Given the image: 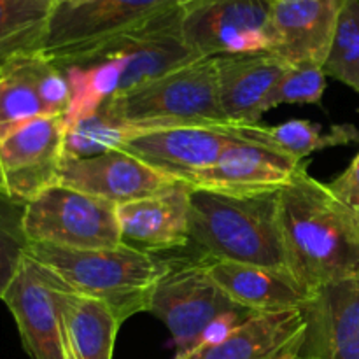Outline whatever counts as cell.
<instances>
[{
    "mask_svg": "<svg viewBox=\"0 0 359 359\" xmlns=\"http://www.w3.org/2000/svg\"><path fill=\"white\" fill-rule=\"evenodd\" d=\"M273 0H181L179 28L198 58L269 51Z\"/></svg>",
    "mask_w": 359,
    "mask_h": 359,
    "instance_id": "cell-9",
    "label": "cell"
},
{
    "mask_svg": "<svg viewBox=\"0 0 359 359\" xmlns=\"http://www.w3.org/2000/svg\"><path fill=\"white\" fill-rule=\"evenodd\" d=\"M170 182L174 181L121 149L84 160L63 158L58 175V184L97 196L116 207L154 195Z\"/></svg>",
    "mask_w": 359,
    "mask_h": 359,
    "instance_id": "cell-15",
    "label": "cell"
},
{
    "mask_svg": "<svg viewBox=\"0 0 359 359\" xmlns=\"http://www.w3.org/2000/svg\"><path fill=\"white\" fill-rule=\"evenodd\" d=\"M305 335L302 311L262 312L216 340L175 359H283L300 351Z\"/></svg>",
    "mask_w": 359,
    "mask_h": 359,
    "instance_id": "cell-19",
    "label": "cell"
},
{
    "mask_svg": "<svg viewBox=\"0 0 359 359\" xmlns=\"http://www.w3.org/2000/svg\"><path fill=\"white\" fill-rule=\"evenodd\" d=\"M62 279L25 256L20 272L2 297L16 321L30 359H67L62 323Z\"/></svg>",
    "mask_w": 359,
    "mask_h": 359,
    "instance_id": "cell-10",
    "label": "cell"
},
{
    "mask_svg": "<svg viewBox=\"0 0 359 359\" xmlns=\"http://www.w3.org/2000/svg\"><path fill=\"white\" fill-rule=\"evenodd\" d=\"M328 188L359 224V153L339 177L328 182Z\"/></svg>",
    "mask_w": 359,
    "mask_h": 359,
    "instance_id": "cell-29",
    "label": "cell"
},
{
    "mask_svg": "<svg viewBox=\"0 0 359 359\" xmlns=\"http://www.w3.org/2000/svg\"><path fill=\"white\" fill-rule=\"evenodd\" d=\"M302 165L304 161L279 151L238 139L219 154L209 170L193 181L191 188L230 195L276 193L291 181Z\"/></svg>",
    "mask_w": 359,
    "mask_h": 359,
    "instance_id": "cell-18",
    "label": "cell"
},
{
    "mask_svg": "<svg viewBox=\"0 0 359 359\" xmlns=\"http://www.w3.org/2000/svg\"><path fill=\"white\" fill-rule=\"evenodd\" d=\"M170 332L175 358L186 356L203 344L216 342L256 316L238 305L216 283L207 262L172 263L158 283L149 311Z\"/></svg>",
    "mask_w": 359,
    "mask_h": 359,
    "instance_id": "cell-6",
    "label": "cell"
},
{
    "mask_svg": "<svg viewBox=\"0 0 359 359\" xmlns=\"http://www.w3.org/2000/svg\"><path fill=\"white\" fill-rule=\"evenodd\" d=\"M326 77L323 67H290L273 88L266 112L280 104H319L326 90Z\"/></svg>",
    "mask_w": 359,
    "mask_h": 359,
    "instance_id": "cell-28",
    "label": "cell"
},
{
    "mask_svg": "<svg viewBox=\"0 0 359 359\" xmlns=\"http://www.w3.org/2000/svg\"><path fill=\"white\" fill-rule=\"evenodd\" d=\"M25 203L0 191V300L20 272L30 245L25 233Z\"/></svg>",
    "mask_w": 359,
    "mask_h": 359,
    "instance_id": "cell-26",
    "label": "cell"
},
{
    "mask_svg": "<svg viewBox=\"0 0 359 359\" xmlns=\"http://www.w3.org/2000/svg\"><path fill=\"white\" fill-rule=\"evenodd\" d=\"M323 70L359 95V0L344 2L335 41Z\"/></svg>",
    "mask_w": 359,
    "mask_h": 359,
    "instance_id": "cell-27",
    "label": "cell"
},
{
    "mask_svg": "<svg viewBox=\"0 0 359 359\" xmlns=\"http://www.w3.org/2000/svg\"><path fill=\"white\" fill-rule=\"evenodd\" d=\"M11 56H6V55H0V65H2L4 62H7V60H9Z\"/></svg>",
    "mask_w": 359,
    "mask_h": 359,
    "instance_id": "cell-32",
    "label": "cell"
},
{
    "mask_svg": "<svg viewBox=\"0 0 359 359\" xmlns=\"http://www.w3.org/2000/svg\"><path fill=\"white\" fill-rule=\"evenodd\" d=\"M56 2H70V0H56Z\"/></svg>",
    "mask_w": 359,
    "mask_h": 359,
    "instance_id": "cell-33",
    "label": "cell"
},
{
    "mask_svg": "<svg viewBox=\"0 0 359 359\" xmlns=\"http://www.w3.org/2000/svg\"><path fill=\"white\" fill-rule=\"evenodd\" d=\"M205 262L216 283L226 291L228 297L256 314L304 311L314 294L287 269H270L212 258H207Z\"/></svg>",
    "mask_w": 359,
    "mask_h": 359,
    "instance_id": "cell-20",
    "label": "cell"
},
{
    "mask_svg": "<svg viewBox=\"0 0 359 359\" xmlns=\"http://www.w3.org/2000/svg\"><path fill=\"white\" fill-rule=\"evenodd\" d=\"M279 226L287 269L309 291L359 277V224L305 163L279 189Z\"/></svg>",
    "mask_w": 359,
    "mask_h": 359,
    "instance_id": "cell-1",
    "label": "cell"
},
{
    "mask_svg": "<svg viewBox=\"0 0 359 359\" xmlns=\"http://www.w3.org/2000/svg\"><path fill=\"white\" fill-rule=\"evenodd\" d=\"M27 256L56 273L72 291L107 305L121 325L149 311L158 283L172 266L168 259L125 242L90 251L30 242Z\"/></svg>",
    "mask_w": 359,
    "mask_h": 359,
    "instance_id": "cell-3",
    "label": "cell"
},
{
    "mask_svg": "<svg viewBox=\"0 0 359 359\" xmlns=\"http://www.w3.org/2000/svg\"><path fill=\"white\" fill-rule=\"evenodd\" d=\"M100 109L135 132L177 126H231L219 104L214 58L193 60L111 98Z\"/></svg>",
    "mask_w": 359,
    "mask_h": 359,
    "instance_id": "cell-5",
    "label": "cell"
},
{
    "mask_svg": "<svg viewBox=\"0 0 359 359\" xmlns=\"http://www.w3.org/2000/svg\"><path fill=\"white\" fill-rule=\"evenodd\" d=\"M62 323L65 346L74 359H112L121 323L102 302L63 286Z\"/></svg>",
    "mask_w": 359,
    "mask_h": 359,
    "instance_id": "cell-21",
    "label": "cell"
},
{
    "mask_svg": "<svg viewBox=\"0 0 359 359\" xmlns=\"http://www.w3.org/2000/svg\"><path fill=\"white\" fill-rule=\"evenodd\" d=\"M189 238L207 258L287 269L279 226V191L230 195L191 188Z\"/></svg>",
    "mask_w": 359,
    "mask_h": 359,
    "instance_id": "cell-4",
    "label": "cell"
},
{
    "mask_svg": "<svg viewBox=\"0 0 359 359\" xmlns=\"http://www.w3.org/2000/svg\"><path fill=\"white\" fill-rule=\"evenodd\" d=\"M346 0H273L269 51L287 65L323 67L328 60Z\"/></svg>",
    "mask_w": 359,
    "mask_h": 359,
    "instance_id": "cell-13",
    "label": "cell"
},
{
    "mask_svg": "<svg viewBox=\"0 0 359 359\" xmlns=\"http://www.w3.org/2000/svg\"><path fill=\"white\" fill-rule=\"evenodd\" d=\"M181 0H70L53 6L41 53L69 62L175 9Z\"/></svg>",
    "mask_w": 359,
    "mask_h": 359,
    "instance_id": "cell-7",
    "label": "cell"
},
{
    "mask_svg": "<svg viewBox=\"0 0 359 359\" xmlns=\"http://www.w3.org/2000/svg\"><path fill=\"white\" fill-rule=\"evenodd\" d=\"M0 191H4V177H2V168H0Z\"/></svg>",
    "mask_w": 359,
    "mask_h": 359,
    "instance_id": "cell-31",
    "label": "cell"
},
{
    "mask_svg": "<svg viewBox=\"0 0 359 359\" xmlns=\"http://www.w3.org/2000/svg\"><path fill=\"white\" fill-rule=\"evenodd\" d=\"M39 51L11 56L0 65V140L20 126L48 116L37 90Z\"/></svg>",
    "mask_w": 359,
    "mask_h": 359,
    "instance_id": "cell-23",
    "label": "cell"
},
{
    "mask_svg": "<svg viewBox=\"0 0 359 359\" xmlns=\"http://www.w3.org/2000/svg\"><path fill=\"white\" fill-rule=\"evenodd\" d=\"M193 60L198 56L182 39L175 7L77 58L56 63L72 91L65 123L91 114L111 98Z\"/></svg>",
    "mask_w": 359,
    "mask_h": 359,
    "instance_id": "cell-2",
    "label": "cell"
},
{
    "mask_svg": "<svg viewBox=\"0 0 359 359\" xmlns=\"http://www.w3.org/2000/svg\"><path fill=\"white\" fill-rule=\"evenodd\" d=\"M302 312V356L359 359V277L318 287Z\"/></svg>",
    "mask_w": 359,
    "mask_h": 359,
    "instance_id": "cell-14",
    "label": "cell"
},
{
    "mask_svg": "<svg viewBox=\"0 0 359 359\" xmlns=\"http://www.w3.org/2000/svg\"><path fill=\"white\" fill-rule=\"evenodd\" d=\"M135 130L116 121L102 109L83 116L79 119L65 123L63 137V158L84 160V158L100 156L121 147Z\"/></svg>",
    "mask_w": 359,
    "mask_h": 359,
    "instance_id": "cell-25",
    "label": "cell"
},
{
    "mask_svg": "<svg viewBox=\"0 0 359 359\" xmlns=\"http://www.w3.org/2000/svg\"><path fill=\"white\" fill-rule=\"evenodd\" d=\"M23 223L32 244L90 251L123 242L114 203L63 184L51 186L27 203Z\"/></svg>",
    "mask_w": 359,
    "mask_h": 359,
    "instance_id": "cell-8",
    "label": "cell"
},
{
    "mask_svg": "<svg viewBox=\"0 0 359 359\" xmlns=\"http://www.w3.org/2000/svg\"><path fill=\"white\" fill-rule=\"evenodd\" d=\"M217 95L231 125H258L273 88L291 65L270 51L214 58Z\"/></svg>",
    "mask_w": 359,
    "mask_h": 359,
    "instance_id": "cell-16",
    "label": "cell"
},
{
    "mask_svg": "<svg viewBox=\"0 0 359 359\" xmlns=\"http://www.w3.org/2000/svg\"><path fill=\"white\" fill-rule=\"evenodd\" d=\"M55 0H0V55L41 51Z\"/></svg>",
    "mask_w": 359,
    "mask_h": 359,
    "instance_id": "cell-24",
    "label": "cell"
},
{
    "mask_svg": "<svg viewBox=\"0 0 359 359\" xmlns=\"http://www.w3.org/2000/svg\"><path fill=\"white\" fill-rule=\"evenodd\" d=\"M228 128L177 126L144 130L133 133L119 149L144 161L168 181L191 186L202 172L216 163L230 144L238 140Z\"/></svg>",
    "mask_w": 359,
    "mask_h": 359,
    "instance_id": "cell-12",
    "label": "cell"
},
{
    "mask_svg": "<svg viewBox=\"0 0 359 359\" xmlns=\"http://www.w3.org/2000/svg\"><path fill=\"white\" fill-rule=\"evenodd\" d=\"M228 132L245 142L262 146L287 154L297 161H304L316 151L356 142L359 132L353 125H335L323 130L318 123L307 119H291L283 125H231Z\"/></svg>",
    "mask_w": 359,
    "mask_h": 359,
    "instance_id": "cell-22",
    "label": "cell"
},
{
    "mask_svg": "<svg viewBox=\"0 0 359 359\" xmlns=\"http://www.w3.org/2000/svg\"><path fill=\"white\" fill-rule=\"evenodd\" d=\"M283 359H316V358H307V356H302L300 351H293V353L286 354Z\"/></svg>",
    "mask_w": 359,
    "mask_h": 359,
    "instance_id": "cell-30",
    "label": "cell"
},
{
    "mask_svg": "<svg viewBox=\"0 0 359 359\" xmlns=\"http://www.w3.org/2000/svg\"><path fill=\"white\" fill-rule=\"evenodd\" d=\"M191 186L170 182L146 198L118 207V223L125 244L156 252L184 248L189 238Z\"/></svg>",
    "mask_w": 359,
    "mask_h": 359,
    "instance_id": "cell-17",
    "label": "cell"
},
{
    "mask_svg": "<svg viewBox=\"0 0 359 359\" xmlns=\"http://www.w3.org/2000/svg\"><path fill=\"white\" fill-rule=\"evenodd\" d=\"M63 137L65 118L42 116L0 140L4 191L11 198L27 205L58 184Z\"/></svg>",
    "mask_w": 359,
    "mask_h": 359,
    "instance_id": "cell-11",
    "label": "cell"
}]
</instances>
